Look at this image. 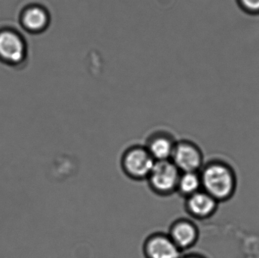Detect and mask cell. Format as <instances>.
I'll use <instances>...</instances> for the list:
<instances>
[{
	"instance_id": "6da1fadb",
	"label": "cell",
	"mask_w": 259,
	"mask_h": 258,
	"mask_svg": "<svg viewBox=\"0 0 259 258\" xmlns=\"http://www.w3.org/2000/svg\"><path fill=\"white\" fill-rule=\"evenodd\" d=\"M202 189L219 203L228 202L237 189V178L232 168L220 162H207L199 171Z\"/></svg>"
},
{
	"instance_id": "7a4b0ae2",
	"label": "cell",
	"mask_w": 259,
	"mask_h": 258,
	"mask_svg": "<svg viewBox=\"0 0 259 258\" xmlns=\"http://www.w3.org/2000/svg\"><path fill=\"white\" fill-rule=\"evenodd\" d=\"M155 163V161L144 145L129 147L121 159L123 172L128 178L136 181L146 180Z\"/></svg>"
},
{
	"instance_id": "3957f363",
	"label": "cell",
	"mask_w": 259,
	"mask_h": 258,
	"mask_svg": "<svg viewBox=\"0 0 259 258\" xmlns=\"http://www.w3.org/2000/svg\"><path fill=\"white\" fill-rule=\"evenodd\" d=\"M181 171L170 160L155 162L146 179L149 189L159 196H170L177 192Z\"/></svg>"
},
{
	"instance_id": "277c9868",
	"label": "cell",
	"mask_w": 259,
	"mask_h": 258,
	"mask_svg": "<svg viewBox=\"0 0 259 258\" xmlns=\"http://www.w3.org/2000/svg\"><path fill=\"white\" fill-rule=\"evenodd\" d=\"M170 161L181 172H199L205 163L202 148L189 139L177 141Z\"/></svg>"
},
{
	"instance_id": "5b68a950",
	"label": "cell",
	"mask_w": 259,
	"mask_h": 258,
	"mask_svg": "<svg viewBox=\"0 0 259 258\" xmlns=\"http://www.w3.org/2000/svg\"><path fill=\"white\" fill-rule=\"evenodd\" d=\"M145 258H180L183 253L167 233L156 232L149 235L143 245Z\"/></svg>"
},
{
	"instance_id": "8992f818",
	"label": "cell",
	"mask_w": 259,
	"mask_h": 258,
	"mask_svg": "<svg viewBox=\"0 0 259 258\" xmlns=\"http://www.w3.org/2000/svg\"><path fill=\"white\" fill-rule=\"evenodd\" d=\"M167 235L179 249L184 253L197 243L199 230L191 220L180 218L170 224Z\"/></svg>"
},
{
	"instance_id": "52a82bcc",
	"label": "cell",
	"mask_w": 259,
	"mask_h": 258,
	"mask_svg": "<svg viewBox=\"0 0 259 258\" xmlns=\"http://www.w3.org/2000/svg\"><path fill=\"white\" fill-rule=\"evenodd\" d=\"M219 205V201L202 189L185 198L186 212L189 216L199 221L212 218Z\"/></svg>"
},
{
	"instance_id": "ba28073f",
	"label": "cell",
	"mask_w": 259,
	"mask_h": 258,
	"mask_svg": "<svg viewBox=\"0 0 259 258\" xmlns=\"http://www.w3.org/2000/svg\"><path fill=\"white\" fill-rule=\"evenodd\" d=\"M177 140L170 133L164 131L152 133L144 146L155 162L170 160Z\"/></svg>"
},
{
	"instance_id": "9c48e42d",
	"label": "cell",
	"mask_w": 259,
	"mask_h": 258,
	"mask_svg": "<svg viewBox=\"0 0 259 258\" xmlns=\"http://www.w3.org/2000/svg\"><path fill=\"white\" fill-rule=\"evenodd\" d=\"M0 56L9 62H20L24 58V45L19 36L9 31L0 33Z\"/></svg>"
},
{
	"instance_id": "30bf717a",
	"label": "cell",
	"mask_w": 259,
	"mask_h": 258,
	"mask_svg": "<svg viewBox=\"0 0 259 258\" xmlns=\"http://www.w3.org/2000/svg\"><path fill=\"white\" fill-rule=\"evenodd\" d=\"M202 189L199 172H181L177 186V193L184 198Z\"/></svg>"
},
{
	"instance_id": "8fae6325",
	"label": "cell",
	"mask_w": 259,
	"mask_h": 258,
	"mask_svg": "<svg viewBox=\"0 0 259 258\" xmlns=\"http://www.w3.org/2000/svg\"><path fill=\"white\" fill-rule=\"evenodd\" d=\"M47 14L39 8H32L24 14V25L31 30H42L47 25Z\"/></svg>"
},
{
	"instance_id": "7c38bea8",
	"label": "cell",
	"mask_w": 259,
	"mask_h": 258,
	"mask_svg": "<svg viewBox=\"0 0 259 258\" xmlns=\"http://www.w3.org/2000/svg\"><path fill=\"white\" fill-rule=\"evenodd\" d=\"M240 2L246 10L252 13H258L259 0H240Z\"/></svg>"
},
{
	"instance_id": "4fadbf2b",
	"label": "cell",
	"mask_w": 259,
	"mask_h": 258,
	"mask_svg": "<svg viewBox=\"0 0 259 258\" xmlns=\"http://www.w3.org/2000/svg\"><path fill=\"white\" fill-rule=\"evenodd\" d=\"M180 258H208L204 254H200V253L191 252L187 253V254H184L183 253L182 255Z\"/></svg>"
}]
</instances>
